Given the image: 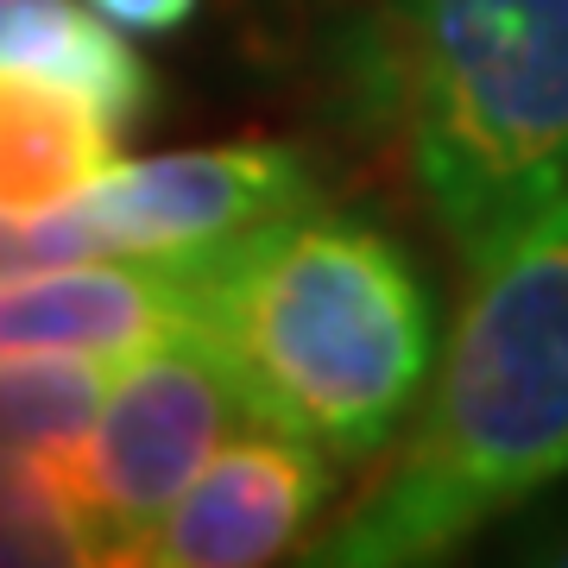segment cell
<instances>
[{
    "label": "cell",
    "instance_id": "obj_1",
    "mask_svg": "<svg viewBox=\"0 0 568 568\" xmlns=\"http://www.w3.org/2000/svg\"><path fill=\"white\" fill-rule=\"evenodd\" d=\"M410 443L310 549L335 568H410L568 480V196L467 265Z\"/></svg>",
    "mask_w": 568,
    "mask_h": 568
},
{
    "label": "cell",
    "instance_id": "obj_2",
    "mask_svg": "<svg viewBox=\"0 0 568 568\" xmlns=\"http://www.w3.org/2000/svg\"><path fill=\"white\" fill-rule=\"evenodd\" d=\"M196 328L227 354L265 424L366 462L436 379V304L379 222L297 209L196 253Z\"/></svg>",
    "mask_w": 568,
    "mask_h": 568
},
{
    "label": "cell",
    "instance_id": "obj_3",
    "mask_svg": "<svg viewBox=\"0 0 568 568\" xmlns=\"http://www.w3.org/2000/svg\"><path fill=\"white\" fill-rule=\"evenodd\" d=\"M354 82L467 265L568 196V0H379Z\"/></svg>",
    "mask_w": 568,
    "mask_h": 568
},
{
    "label": "cell",
    "instance_id": "obj_4",
    "mask_svg": "<svg viewBox=\"0 0 568 568\" xmlns=\"http://www.w3.org/2000/svg\"><path fill=\"white\" fill-rule=\"evenodd\" d=\"M253 424L265 417L253 410L241 373L196 323L114 366L102 417L77 443L82 506L102 530L108 562H133L140 537L203 474L209 455Z\"/></svg>",
    "mask_w": 568,
    "mask_h": 568
},
{
    "label": "cell",
    "instance_id": "obj_5",
    "mask_svg": "<svg viewBox=\"0 0 568 568\" xmlns=\"http://www.w3.org/2000/svg\"><path fill=\"white\" fill-rule=\"evenodd\" d=\"M310 203L316 171L297 145L278 140L108 164L82 196H70L95 260H196Z\"/></svg>",
    "mask_w": 568,
    "mask_h": 568
},
{
    "label": "cell",
    "instance_id": "obj_6",
    "mask_svg": "<svg viewBox=\"0 0 568 568\" xmlns=\"http://www.w3.org/2000/svg\"><path fill=\"white\" fill-rule=\"evenodd\" d=\"M335 493V455L278 424H253L203 462L140 537L133 562L152 568H260L310 537Z\"/></svg>",
    "mask_w": 568,
    "mask_h": 568
},
{
    "label": "cell",
    "instance_id": "obj_7",
    "mask_svg": "<svg viewBox=\"0 0 568 568\" xmlns=\"http://www.w3.org/2000/svg\"><path fill=\"white\" fill-rule=\"evenodd\" d=\"M196 323V260H77L0 278V361L82 354L121 366Z\"/></svg>",
    "mask_w": 568,
    "mask_h": 568
},
{
    "label": "cell",
    "instance_id": "obj_8",
    "mask_svg": "<svg viewBox=\"0 0 568 568\" xmlns=\"http://www.w3.org/2000/svg\"><path fill=\"white\" fill-rule=\"evenodd\" d=\"M121 164V121L82 89L0 70V209H58Z\"/></svg>",
    "mask_w": 568,
    "mask_h": 568
},
{
    "label": "cell",
    "instance_id": "obj_9",
    "mask_svg": "<svg viewBox=\"0 0 568 568\" xmlns=\"http://www.w3.org/2000/svg\"><path fill=\"white\" fill-rule=\"evenodd\" d=\"M0 70L82 89L121 126H133L159 102V77L126 44V32L77 0H0Z\"/></svg>",
    "mask_w": 568,
    "mask_h": 568
},
{
    "label": "cell",
    "instance_id": "obj_10",
    "mask_svg": "<svg viewBox=\"0 0 568 568\" xmlns=\"http://www.w3.org/2000/svg\"><path fill=\"white\" fill-rule=\"evenodd\" d=\"M108 562L102 530L82 506L77 443L0 448V568Z\"/></svg>",
    "mask_w": 568,
    "mask_h": 568
},
{
    "label": "cell",
    "instance_id": "obj_11",
    "mask_svg": "<svg viewBox=\"0 0 568 568\" xmlns=\"http://www.w3.org/2000/svg\"><path fill=\"white\" fill-rule=\"evenodd\" d=\"M108 361L82 354H13L0 361V448H63L82 443L102 417Z\"/></svg>",
    "mask_w": 568,
    "mask_h": 568
},
{
    "label": "cell",
    "instance_id": "obj_12",
    "mask_svg": "<svg viewBox=\"0 0 568 568\" xmlns=\"http://www.w3.org/2000/svg\"><path fill=\"white\" fill-rule=\"evenodd\" d=\"M95 260V246L82 234L77 209H39V215H20V209H0V278H20V272H44V265H77Z\"/></svg>",
    "mask_w": 568,
    "mask_h": 568
},
{
    "label": "cell",
    "instance_id": "obj_13",
    "mask_svg": "<svg viewBox=\"0 0 568 568\" xmlns=\"http://www.w3.org/2000/svg\"><path fill=\"white\" fill-rule=\"evenodd\" d=\"M108 26H121L126 39H171L196 20L203 0H89Z\"/></svg>",
    "mask_w": 568,
    "mask_h": 568
},
{
    "label": "cell",
    "instance_id": "obj_14",
    "mask_svg": "<svg viewBox=\"0 0 568 568\" xmlns=\"http://www.w3.org/2000/svg\"><path fill=\"white\" fill-rule=\"evenodd\" d=\"M537 556H544V562H568V537H556V544L537 549Z\"/></svg>",
    "mask_w": 568,
    "mask_h": 568
}]
</instances>
